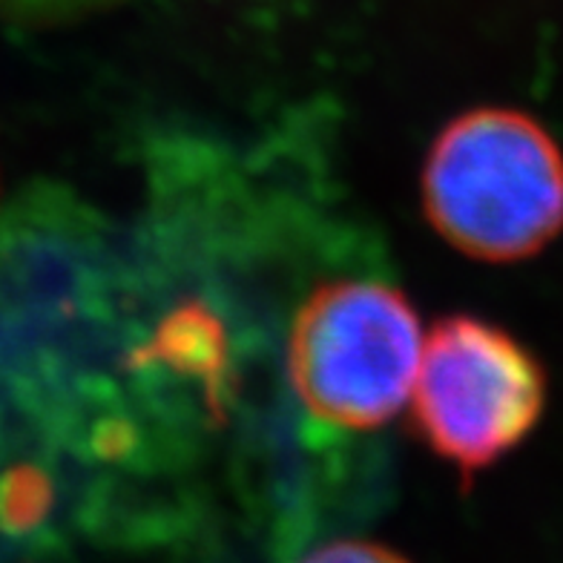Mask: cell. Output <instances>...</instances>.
<instances>
[{
    "label": "cell",
    "mask_w": 563,
    "mask_h": 563,
    "mask_svg": "<svg viewBox=\"0 0 563 563\" xmlns=\"http://www.w3.org/2000/svg\"><path fill=\"white\" fill-rule=\"evenodd\" d=\"M299 563H408L394 549L368 541H334L313 549Z\"/></svg>",
    "instance_id": "4"
},
{
    "label": "cell",
    "mask_w": 563,
    "mask_h": 563,
    "mask_svg": "<svg viewBox=\"0 0 563 563\" xmlns=\"http://www.w3.org/2000/svg\"><path fill=\"white\" fill-rule=\"evenodd\" d=\"M422 210L472 260H527L563 228L561 150L518 110L463 112L431 144Z\"/></svg>",
    "instance_id": "2"
},
{
    "label": "cell",
    "mask_w": 563,
    "mask_h": 563,
    "mask_svg": "<svg viewBox=\"0 0 563 563\" xmlns=\"http://www.w3.org/2000/svg\"><path fill=\"white\" fill-rule=\"evenodd\" d=\"M420 328L415 305L371 267L322 276L288 319L282 377L311 452L388 429L406 406Z\"/></svg>",
    "instance_id": "1"
},
{
    "label": "cell",
    "mask_w": 563,
    "mask_h": 563,
    "mask_svg": "<svg viewBox=\"0 0 563 563\" xmlns=\"http://www.w3.org/2000/svg\"><path fill=\"white\" fill-rule=\"evenodd\" d=\"M547 379L515 336L475 317L440 319L420 363L415 429L460 475H477L538 426Z\"/></svg>",
    "instance_id": "3"
}]
</instances>
